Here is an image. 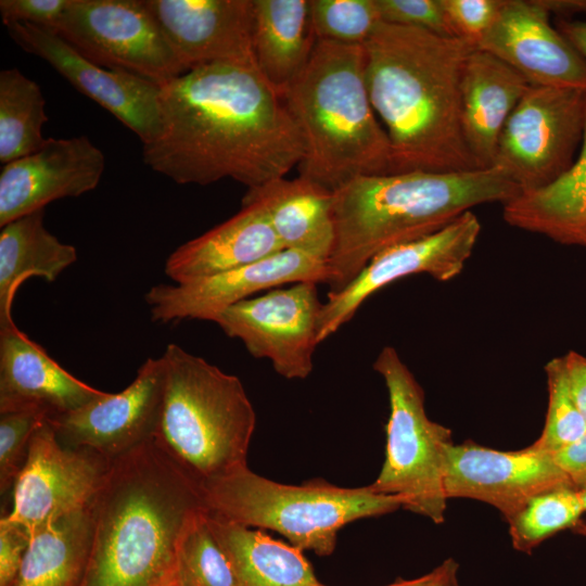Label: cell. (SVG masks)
<instances>
[{
  "label": "cell",
  "instance_id": "cell-32",
  "mask_svg": "<svg viewBox=\"0 0 586 586\" xmlns=\"http://www.w3.org/2000/svg\"><path fill=\"white\" fill-rule=\"evenodd\" d=\"M200 513L186 531L178 552L180 586H243L231 561Z\"/></svg>",
  "mask_w": 586,
  "mask_h": 586
},
{
  "label": "cell",
  "instance_id": "cell-34",
  "mask_svg": "<svg viewBox=\"0 0 586 586\" xmlns=\"http://www.w3.org/2000/svg\"><path fill=\"white\" fill-rule=\"evenodd\" d=\"M545 372L548 407L543 431L533 445L553 455L586 433V421L570 393L561 357L549 360Z\"/></svg>",
  "mask_w": 586,
  "mask_h": 586
},
{
  "label": "cell",
  "instance_id": "cell-5",
  "mask_svg": "<svg viewBox=\"0 0 586 586\" xmlns=\"http://www.w3.org/2000/svg\"><path fill=\"white\" fill-rule=\"evenodd\" d=\"M282 98L304 141L298 176L334 192L360 176L392 174L390 140L370 101L362 46L317 40Z\"/></svg>",
  "mask_w": 586,
  "mask_h": 586
},
{
  "label": "cell",
  "instance_id": "cell-28",
  "mask_svg": "<svg viewBox=\"0 0 586 586\" xmlns=\"http://www.w3.org/2000/svg\"><path fill=\"white\" fill-rule=\"evenodd\" d=\"M206 519L243 586H326L300 548L208 511Z\"/></svg>",
  "mask_w": 586,
  "mask_h": 586
},
{
  "label": "cell",
  "instance_id": "cell-2",
  "mask_svg": "<svg viewBox=\"0 0 586 586\" xmlns=\"http://www.w3.org/2000/svg\"><path fill=\"white\" fill-rule=\"evenodd\" d=\"M362 47L370 101L390 140L392 174L484 169L461 126V75L476 47L383 22Z\"/></svg>",
  "mask_w": 586,
  "mask_h": 586
},
{
  "label": "cell",
  "instance_id": "cell-14",
  "mask_svg": "<svg viewBox=\"0 0 586 586\" xmlns=\"http://www.w3.org/2000/svg\"><path fill=\"white\" fill-rule=\"evenodd\" d=\"M166 369L162 358H149L122 392L91 400L48 419L65 446L90 449L109 461L158 435Z\"/></svg>",
  "mask_w": 586,
  "mask_h": 586
},
{
  "label": "cell",
  "instance_id": "cell-40",
  "mask_svg": "<svg viewBox=\"0 0 586 586\" xmlns=\"http://www.w3.org/2000/svg\"><path fill=\"white\" fill-rule=\"evenodd\" d=\"M552 456L575 488L586 487V433Z\"/></svg>",
  "mask_w": 586,
  "mask_h": 586
},
{
  "label": "cell",
  "instance_id": "cell-48",
  "mask_svg": "<svg viewBox=\"0 0 586 586\" xmlns=\"http://www.w3.org/2000/svg\"><path fill=\"white\" fill-rule=\"evenodd\" d=\"M170 586H180V582L178 581V582L174 583V584L170 585Z\"/></svg>",
  "mask_w": 586,
  "mask_h": 586
},
{
  "label": "cell",
  "instance_id": "cell-23",
  "mask_svg": "<svg viewBox=\"0 0 586 586\" xmlns=\"http://www.w3.org/2000/svg\"><path fill=\"white\" fill-rule=\"evenodd\" d=\"M283 250L264 211L253 202L228 220L177 247L165 263V273L184 283L241 268Z\"/></svg>",
  "mask_w": 586,
  "mask_h": 586
},
{
  "label": "cell",
  "instance_id": "cell-17",
  "mask_svg": "<svg viewBox=\"0 0 586 586\" xmlns=\"http://www.w3.org/2000/svg\"><path fill=\"white\" fill-rule=\"evenodd\" d=\"M5 26L23 50L49 63L79 92L132 130L142 143L154 135L161 86L93 63L52 29L28 23Z\"/></svg>",
  "mask_w": 586,
  "mask_h": 586
},
{
  "label": "cell",
  "instance_id": "cell-43",
  "mask_svg": "<svg viewBox=\"0 0 586 586\" xmlns=\"http://www.w3.org/2000/svg\"><path fill=\"white\" fill-rule=\"evenodd\" d=\"M549 12L560 16L586 14V0H538Z\"/></svg>",
  "mask_w": 586,
  "mask_h": 586
},
{
  "label": "cell",
  "instance_id": "cell-37",
  "mask_svg": "<svg viewBox=\"0 0 586 586\" xmlns=\"http://www.w3.org/2000/svg\"><path fill=\"white\" fill-rule=\"evenodd\" d=\"M375 3L383 23L454 37L441 0H375Z\"/></svg>",
  "mask_w": 586,
  "mask_h": 586
},
{
  "label": "cell",
  "instance_id": "cell-47",
  "mask_svg": "<svg viewBox=\"0 0 586 586\" xmlns=\"http://www.w3.org/2000/svg\"><path fill=\"white\" fill-rule=\"evenodd\" d=\"M579 493H581V498H582L583 507H584V510H585V512H586V487L583 488V489H579Z\"/></svg>",
  "mask_w": 586,
  "mask_h": 586
},
{
  "label": "cell",
  "instance_id": "cell-7",
  "mask_svg": "<svg viewBox=\"0 0 586 586\" xmlns=\"http://www.w3.org/2000/svg\"><path fill=\"white\" fill-rule=\"evenodd\" d=\"M209 513L258 530H272L301 550L330 556L346 524L393 512L402 497L379 494L369 485L340 487L322 480L288 485L254 473L249 467L201 484Z\"/></svg>",
  "mask_w": 586,
  "mask_h": 586
},
{
  "label": "cell",
  "instance_id": "cell-13",
  "mask_svg": "<svg viewBox=\"0 0 586 586\" xmlns=\"http://www.w3.org/2000/svg\"><path fill=\"white\" fill-rule=\"evenodd\" d=\"M480 232L481 224L470 211L433 234L375 255L344 289L328 293L318 319V343L349 321L369 296L400 278L426 273L444 282L460 275Z\"/></svg>",
  "mask_w": 586,
  "mask_h": 586
},
{
  "label": "cell",
  "instance_id": "cell-33",
  "mask_svg": "<svg viewBox=\"0 0 586 586\" xmlns=\"http://www.w3.org/2000/svg\"><path fill=\"white\" fill-rule=\"evenodd\" d=\"M317 40L364 46L381 23L375 0H310Z\"/></svg>",
  "mask_w": 586,
  "mask_h": 586
},
{
  "label": "cell",
  "instance_id": "cell-3",
  "mask_svg": "<svg viewBox=\"0 0 586 586\" xmlns=\"http://www.w3.org/2000/svg\"><path fill=\"white\" fill-rule=\"evenodd\" d=\"M201 484L157 437L110 461L91 505L92 540L80 586H156L178 575Z\"/></svg>",
  "mask_w": 586,
  "mask_h": 586
},
{
  "label": "cell",
  "instance_id": "cell-24",
  "mask_svg": "<svg viewBox=\"0 0 586 586\" xmlns=\"http://www.w3.org/2000/svg\"><path fill=\"white\" fill-rule=\"evenodd\" d=\"M242 202L265 213L283 250L328 262L334 244L333 192L298 176L247 190Z\"/></svg>",
  "mask_w": 586,
  "mask_h": 586
},
{
  "label": "cell",
  "instance_id": "cell-12",
  "mask_svg": "<svg viewBox=\"0 0 586 586\" xmlns=\"http://www.w3.org/2000/svg\"><path fill=\"white\" fill-rule=\"evenodd\" d=\"M109 466V460L90 449L63 445L47 420L31 437L7 518L30 536L65 515L88 509Z\"/></svg>",
  "mask_w": 586,
  "mask_h": 586
},
{
  "label": "cell",
  "instance_id": "cell-22",
  "mask_svg": "<svg viewBox=\"0 0 586 586\" xmlns=\"http://www.w3.org/2000/svg\"><path fill=\"white\" fill-rule=\"evenodd\" d=\"M528 87L521 74L495 55L479 48L468 55L460 82L461 126L481 168L493 167L505 124Z\"/></svg>",
  "mask_w": 586,
  "mask_h": 586
},
{
  "label": "cell",
  "instance_id": "cell-21",
  "mask_svg": "<svg viewBox=\"0 0 586 586\" xmlns=\"http://www.w3.org/2000/svg\"><path fill=\"white\" fill-rule=\"evenodd\" d=\"M105 393L67 372L15 323L0 328V412L33 409L50 419Z\"/></svg>",
  "mask_w": 586,
  "mask_h": 586
},
{
  "label": "cell",
  "instance_id": "cell-36",
  "mask_svg": "<svg viewBox=\"0 0 586 586\" xmlns=\"http://www.w3.org/2000/svg\"><path fill=\"white\" fill-rule=\"evenodd\" d=\"M441 3L454 37L477 48L498 17L505 0H441Z\"/></svg>",
  "mask_w": 586,
  "mask_h": 586
},
{
  "label": "cell",
  "instance_id": "cell-42",
  "mask_svg": "<svg viewBox=\"0 0 586 586\" xmlns=\"http://www.w3.org/2000/svg\"><path fill=\"white\" fill-rule=\"evenodd\" d=\"M557 25L558 30L586 61V21L560 18Z\"/></svg>",
  "mask_w": 586,
  "mask_h": 586
},
{
  "label": "cell",
  "instance_id": "cell-18",
  "mask_svg": "<svg viewBox=\"0 0 586 586\" xmlns=\"http://www.w3.org/2000/svg\"><path fill=\"white\" fill-rule=\"evenodd\" d=\"M105 167L88 137L49 138L36 152L4 164L0 173V227L64 198L93 190Z\"/></svg>",
  "mask_w": 586,
  "mask_h": 586
},
{
  "label": "cell",
  "instance_id": "cell-45",
  "mask_svg": "<svg viewBox=\"0 0 586 586\" xmlns=\"http://www.w3.org/2000/svg\"><path fill=\"white\" fill-rule=\"evenodd\" d=\"M441 574L440 565L430 573L413 579H397L387 586H434Z\"/></svg>",
  "mask_w": 586,
  "mask_h": 586
},
{
  "label": "cell",
  "instance_id": "cell-20",
  "mask_svg": "<svg viewBox=\"0 0 586 586\" xmlns=\"http://www.w3.org/2000/svg\"><path fill=\"white\" fill-rule=\"evenodd\" d=\"M186 72L209 64L255 66L253 0H143Z\"/></svg>",
  "mask_w": 586,
  "mask_h": 586
},
{
  "label": "cell",
  "instance_id": "cell-38",
  "mask_svg": "<svg viewBox=\"0 0 586 586\" xmlns=\"http://www.w3.org/2000/svg\"><path fill=\"white\" fill-rule=\"evenodd\" d=\"M69 0H1L0 14L4 25L28 23L54 29Z\"/></svg>",
  "mask_w": 586,
  "mask_h": 586
},
{
  "label": "cell",
  "instance_id": "cell-8",
  "mask_svg": "<svg viewBox=\"0 0 586 586\" xmlns=\"http://www.w3.org/2000/svg\"><path fill=\"white\" fill-rule=\"evenodd\" d=\"M390 402L385 458L369 486L379 494L403 498V508L443 523L447 496L444 486L451 431L432 421L425 411L424 392L396 349L384 346L373 362Z\"/></svg>",
  "mask_w": 586,
  "mask_h": 586
},
{
  "label": "cell",
  "instance_id": "cell-9",
  "mask_svg": "<svg viewBox=\"0 0 586 586\" xmlns=\"http://www.w3.org/2000/svg\"><path fill=\"white\" fill-rule=\"evenodd\" d=\"M585 123V90L530 85L505 124L493 167L522 192L548 186L575 162Z\"/></svg>",
  "mask_w": 586,
  "mask_h": 586
},
{
  "label": "cell",
  "instance_id": "cell-46",
  "mask_svg": "<svg viewBox=\"0 0 586 586\" xmlns=\"http://www.w3.org/2000/svg\"><path fill=\"white\" fill-rule=\"evenodd\" d=\"M179 581V576H174L169 579H166L164 582H162L161 584L156 585V586H170L173 585L174 583L178 582Z\"/></svg>",
  "mask_w": 586,
  "mask_h": 586
},
{
  "label": "cell",
  "instance_id": "cell-25",
  "mask_svg": "<svg viewBox=\"0 0 586 586\" xmlns=\"http://www.w3.org/2000/svg\"><path fill=\"white\" fill-rule=\"evenodd\" d=\"M316 41L310 0H253L255 66L281 97L306 67Z\"/></svg>",
  "mask_w": 586,
  "mask_h": 586
},
{
  "label": "cell",
  "instance_id": "cell-16",
  "mask_svg": "<svg viewBox=\"0 0 586 586\" xmlns=\"http://www.w3.org/2000/svg\"><path fill=\"white\" fill-rule=\"evenodd\" d=\"M327 263L308 254L282 250L257 263L184 283L156 284L145 294L151 319L214 321L226 308L249 296L285 283H326Z\"/></svg>",
  "mask_w": 586,
  "mask_h": 586
},
{
  "label": "cell",
  "instance_id": "cell-44",
  "mask_svg": "<svg viewBox=\"0 0 586 586\" xmlns=\"http://www.w3.org/2000/svg\"><path fill=\"white\" fill-rule=\"evenodd\" d=\"M441 574L434 586H460L458 581L459 564L448 558L440 564Z\"/></svg>",
  "mask_w": 586,
  "mask_h": 586
},
{
  "label": "cell",
  "instance_id": "cell-10",
  "mask_svg": "<svg viewBox=\"0 0 586 586\" xmlns=\"http://www.w3.org/2000/svg\"><path fill=\"white\" fill-rule=\"evenodd\" d=\"M53 31L93 63L158 86L186 73L143 0H69Z\"/></svg>",
  "mask_w": 586,
  "mask_h": 586
},
{
  "label": "cell",
  "instance_id": "cell-4",
  "mask_svg": "<svg viewBox=\"0 0 586 586\" xmlns=\"http://www.w3.org/2000/svg\"><path fill=\"white\" fill-rule=\"evenodd\" d=\"M522 189L497 167L357 177L333 192L329 293L351 283L379 253L433 234L472 207L502 205Z\"/></svg>",
  "mask_w": 586,
  "mask_h": 586
},
{
  "label": "cell",
  "instance_id": "cell-27",
  "mask_svg": "<svg viewBox=\"0 0 586 586\" xmlns=\"http://www.w3.org/2000/svg\"><path fill=\"white\" fill-rule=\"evenodd\" d=\"M44 209L20 217L0 231V328L13 324L12 306L30 277L53 282L77 259L76 249L61 242L43 225Z\"/></svg>",
  "mask_w": 586,
  "mask_h": 586
},
{
  "label": "cell",
  "instance_id": "cell-19",
  "mask_svg": "<svg viewBox=\"0 0 586 586\" xmlns=\"http://www.w3.org/2000/svg\"><path fill=\"white\" fill-rule=\"evenodd\" d=\"M549 15L538 0H505L477 48L511 66L531 86L586 91V61L550 25Z\"/></svg>",
  "mask_w": 586,
  "mask_h": 586
},
{
  "label": "cell",
  "instance_id": "cell-11",
  "mask_svg": "<svg viewBox=\"0 0 586 586\" xmlns=\"http://www.w3.org/2000/svg\"><path fill=\"white\" fill-rule=\"evenodd\" d=\"M321 307L317 283L304 281L243 300L219 313L214 322L229 337L241 340L251 355L269 359L281 377L306 379L319 344Z\"/></svg>",
  "mask_w": 586,
  "mask_h": 586
},
{
  "label": "cell",
  "instance_id": "cell-6",
  "mask_svg": "<svg viewBox=\"0 0 586 586\" xmlns=\"http://www.w3.org/2000/svg\"><path fill=\"white\" fill-rule=\"evenodd\" d=\"M162 358L157 440L200 484L247 467L256 413L241 380L174 343Z\"/></svg>",
  "mask_w": 586,
  "mask_h": 586
},
{
  "label": "cell",
  "instance_id": "cell-39",
  "mask_svg": "<svg viewBox=\"0 0 586 586\" xmlns=\"http://www.w3.org/2000/svg\"><path fill=\"white\" fill-rule=\"evenodd\" d=\"M29 534L7 515L0 520V586H12L22 566Z\"/></svg>",
  "mask_w": 586,
  "mask_h": 586
},
{
  "label": "cell",
  "instance_id": "cell-26",
  "mask_svg": "<svg viewBox=\"0 0 586 586\" xmlns=\"http://www.w3.org/2000/svg\"><path fill=\"white\" fill-rule=\"evenodd\" d=\"M507 224L566 245L586 247V123L581 151L569 170L543 188L502 205Z\"/></svg>",
  "mask_w": 586,
  "mask_h": 586
},
{
  "label": "cell",
  "instance_id": "cell-35",
  "mask_svg": "<svg viewBox=\"0 0 586 586\" xmlns=\"http://www.w3.org/2000/svg\"><path fill=\"white\" fill-rule=\"evenodd\" d=\"M49 417L40 410L0 412V491L13 489L27 460L35 431Z\"/></svg>",
  "mask_w": 586,
  "mask_h": 586
},
{
  "label": "cell",
  "instance_id": "cell-31",
  "mask_svg": "<svg viewBox=\"0 0 586 586\" xmlns=\"http://www.w3.org/2000/svg\"><path fill=\"white\" fill-rule=\"evenodd\" d=\"M584 512L579 489L574 486L540 493L508 522L512 546L531 553L558 532L579 526Z\"/></svg>",
  "mask_w": 586,
  "mask_h": 586
},
{
  "label": "cell",
  "instance_id": "cell-1",
  "mask_svg": "<svg viewBox=\"0 0 586 586\" xmlns=\"http://www.w3.org/2000/svg\"><path fill=\"white\" fill-rule=\"evenodd\" d=\"M143 162L179 184L225 178L249 190L285 177L304 141L283 98L254 66L209 64L161 86Z\"/></svg>",
  "mask_w": 586,
  "mask_h": 586
},
{
  "label": "cell",
  "instance_id": "cell-30",
  "mask_svg": "<svg viewBox=\"0 0 586 586\" xmlns=\"http://www.w3.org/2000/svg\"><path fill=\"white\" fill-rule=\"evenodd\" d=\"M46 100L39 85L17 68L0 73V162L4 165L39 150L46 142Z\"/></svg>",
  "mask_w": 586,
  "mask_h": 586
},
{
  "label": "cell",
  "instance_id": "cell-29",
  "mask_svg": "<svg viewBox=\"0 0 586 586\" xmlns=\"http://www.w3.org/2000/svg\"><path fill=\"white\" fill-rule=\"evenodd\" d=\"M91 540L90 507L37 530L12 586H80Z\"/></svg>",
  "mask_w": 586,
  "mask_h": 586
},
{
  "label": "cell",
  "instance_id": "cell-41",
  "mask_svg": "<svg viewBox=\"0 0 586 586\" xmlns=\"http://www.w3.org/2000/svg\"><path fill=\"white\" fill-rule=\"evenodd\" d=\"M561 360L572 398L586 421V357L571 351Z\"/></svg>",
  "mask_w": 586,
  "mask_h": 586
},
{
  "label": "cell",
  "instance_id": "cell-15",
  "mask_svg": "<svg viewBox=\"0 0 586 586\" xmlns=\"http://www.w3.org/2000/svg\"><path fill=\"white\" fill-rule=\"evenodd\" d=\"M444 486L448 499L486 502L509 522L536 495L573 485L553 456L533 444L505 451L467 441L447 448Z\"/></svg>",
  "mask_w": 586,
  "mask_h": 586
}]
</instances>
